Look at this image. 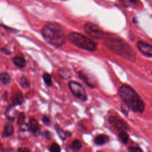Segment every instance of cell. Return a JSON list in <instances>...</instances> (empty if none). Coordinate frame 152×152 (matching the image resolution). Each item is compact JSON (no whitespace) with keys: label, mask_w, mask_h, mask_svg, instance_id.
I'll return each mask as SVG.
<instances>
[{"label":"cell","mask_w":152,"mask_h":152,"mask_svg":"<svg viewBox=\"0 0 152 152\" xmlns=\"http://www.w3.org/2000/svg\"><path fill=\"white\" fill-rule=\"evenodd\" d=\"M118 93L129 110L138 113H142L144 112L145 103L132 87L123 84L119 87Z\"/></svg>","instance_id":"cell-1"},{"label":"cell","mask_w":152,"mask_h":152,"mask_svg":"<svg viewBox=\"0 0 152 152\" xmlns=\"http://www.w3.org/2000/svg\"><path fill=\"white\" fill-rule=\"evenodd\" d=\"M42 35L43 39L52 46L60 48L67 41L62 26L56 22H48L42 28Z\"/></svg>","instance_id":"cell-2"},{"label":"cell","mask_w":152,"mask_h":152,"mask_svg":"<svg viewBox=\"0 0 152 152\" xmlns=\"http://www.w3.org/2000/svg\"><path fill=\"white\" fill-rule=\"evenodd\" d=\"M105 46L113 53L130 62L136 60V52L126 41L119 37H106L104 39Z\"/></svg>","instance_id":"cell-3"},{"label":"cell","mask_w":152,"mask_h":152,"mask_svg":"<svg viewBox=\"0 0 152 152\" xmlns=\"http://www.w3.org/2000/svg\"><path fill=\"white\" fill-rule=\"evenodd\" d=\"M68 39L74 46L89 52H95L97 49V44L90 37L78 32H71Z\"/></svg>","instance_id":"cell-4"},{"label":"cell","mask_w":152,"mask_h":152,"mask_svg":"<svg viewBox=\"0 0 152 152\" xmlns=\"http://www.w3.org/2000/svg\"><path fill=\"white\" fill-rule=\"evenodd\" d=\"M68 87L72 94L83 102L87 100V95L84 87L79 83L75 81H69L68 82Z\"/></svg>","instance_id":"cell-5"},{"label":"cell","mask_w":152,"mask_h":152,"mask_svg":"<svg viewBox=\"0 0 152 152\" xmlns=\"http://www.w3.org/2000/svg\"><path fill=\"white\" fill-rule=\"evenodd\" d=\"M83 28L84 32L91 38L94 39H102L104 38V31L99 26L91 22L85 23Z\"/></svg>","instance_id":"cell-6"},{"label":"cell","mask_w":152,"mask_h":152,"mask_svg":"<svg viewBox=\"0 0 152 152\" xmlns=\"http://www.w3.org/2000/svg\"><path fill=\"white\" fill-rule=\"evenodd\" d=\"M107 122L109 125L119 131H126L128 128V125L126 122L115 116H110L107 119Z\"/></svg>","instance_id":"cell-7"},{"label":"cell","mask_w":152,"mask_h":152,"mask_svg":"<svg viewBox=\"0 0 152 152\" xmlns=\"http://www.w3.org/2000/svg\"><path fill=\"white\" fill-rule=\"evenodd\" d=\"M78 77L83 82H84L87 86L91 88H95L97 86V82L91 74L84 70H80L78 72Z\"/></svg>","instance_id":"cell-8"},{"label":"cell","mask_w":152,"mask_h":152,"mask_svg":"<svg viewBox=\"0 0 152 152\" xmlns=\"http://www.w3.org/2000/svg\"><path fill=\"white\" fill-rule=\"evenodd\" d=\"M137 49L144 56L147 57H152V45L140 40L137 43Z\"/></svg>","instance_id":"cell-9"},{"label":"cell","mask_w":152,"mask_h":152,"mask_svg":"<svg viewBox=\"0 0 152 152\" xmlns=\"http://www.w3.org/2000/svg\"><path fill=\"white\" fill-rule=\"evenodd\" d=\"M28 126L30 131L34 137H37L41 134V128L38 121L35 118H31L29 119Z\"/></svg>","instance_id":"cell-10"},{"label":"cell","mask_w":152,"mask_h":152,"mask_svg":"<svg viewBox=\"0 0 152 152\" xmlns=\"http://www.w3.org/2000/svg\"><path fill=\"white\" fill-rule=\"evenodd\" d=\"M55 129L59 137L62 140H65L67 138H69L72 135V132L69 131L63 130L59 125H55Z\"/></svg>","instance_id":"cell-11"},{"label":"cell","mask_w":152,"mask_h":152,"mask_svg":"<svg viewBox=\"0 0 152 152\" xmlns=\"http://www.w3.org/2000/svg\"><path fill=\"white\" fill-rule=\"evenodd\" d=\"M24 100L23 94L20 92H17L12 95V106L15 107L21 105Z\"/></svg>","instance_id":"cell-12"},{"label":"cell","mask_w":152,"mask_h":152,"mask_svg":"<svg viewBox=\"0 0 152 152\" xmlns=\"http://www.w3.org/2000/svg\"><path fill=\"white\" fill-rule=\"evenodd\" d=\"M14 131V128L13 125L10 122L7 123L3 129V131L2 133V137L3 138H7L11 136Z\"/></svg>","instance_id":"cell-13"},{"label":"cell","mask_w":152,"mask_h":152,"mask_svg":"<svg viewBox=\"0 0 152 152\" xmlns=\"http://www.w3.org/2000/svg\"><path fill=\"white\" fill-rule=\"evenodd\" d=\"M30 128L28 124L24 123L22 125H20V129H19V135L20 137L26 138L29 136L30 134Z\"/></svg>","instance_id":"cell-14"},{"label":"cell","mask_w":152,"mask_h":152,"mask_svg":"<svg viewBox=\"0 0 152 152\" xmlns=\"http://www.w3.org/2000/svg\"><path fill=\"white\" fill-rule=\"evenodd\" d=\"M109 141V137L105 134H99L94 138L95 143L98 145H102Z\"/></svg>","instance_id":"cell-15"},{"label":"cell","mask_w":152,"mask_h":152,"mask_svg":"<svg viewBox=\"0 0 152 152\" xmlns=\"http://www.w3.org/2000/svg\"><path fill=\"white\" fill-rule=\"evenodd\" d=\"M12 62L14 64L20 68H23L26 65V61L24 58L22 56H15L12 58Z\"/></svg>","instance_id":"cell-16"},{"label":"cell","mask_w":152,"mask_h":152,"mask_svg":"<svg viewBox=\"0 0 152 152\" xmlns=\"http://www.w3.org/2000/svg\"><path fill=\"white\" fill-rule=\"evenodd\" d=\"M59 76L63 80H66L70 78L72 76L70 70L66 68H61L58 70Z\"/></svg>","instance_id":"cell-17"},{"label":"cell","mask_w":152,"mask_h":152,"mask_svg":"<svg viewBox=\"0 0 152 152\" xmlns=\"http://www.w3.org/2000/svg\"><path fill=\"white\" fill-rule=\"evenodd\" d=\"M13 107L14 106L10 105L6 109L5 112V116L6 118L10 122H13L15 119V113L14 112H12Z\"/></svg>","instance_id":"cell-18"},{"label":"cell","mask_w":152,"mask_h":152,"mask_svg":"<svg viewBox=\"0 0 152 152\" xmlns=\"http://www.w3.org/2000/svg\"><path fill=\"white\" fill-rule=\"evenodd\" d=\"M118 138L124 144H126L129 140V135L126 131H121L118 133Z\"/></svg>","instance_id":"cell-19"},{"label":"cell","mask_w":152,"mask_h":152,"mask_svg":"<svg viewBox=\"0 0 152 152\" xmlns=\"http://www.w3.org/2000/svg\"><path fill=\"white\" fill-rule=\"evenodd\" d=\"M0 81L3 84H8L11 81V77L7 72H0Z\"/></svg>","instance_id":"cell-20"},{"label":"cell","mask_w":152,"mask_h":152,"mask_svg":"<svg viewBox=\"0 0 152 152\" xmlns=\"http://www.w3.org/2000/svg\"><path fill=\"white\" fill-rule=\"evenodd\" d=\"M42 78L47 86L51 87L52 86V77L49 73H47V72L44 73L42 75Z\"/></svg>","instance_id":"cell-21"},{"label":"cell","mask_w":152,"mask_h":152,"mask_svg":"<svg viewBox=\"0 0 152 152\" xmlns=\"http://www.w3.org/2000/svg\"><path fill=\"white\" fill-rule=\"evenodd\" d=\"M75 152H78L79 151L81 148H82V144L80 142V141H79L78 140H75L74 141H73V142H72L71 146H70Z\"/></svg>","instance_id":"cell-22"},{"label":"cell","mask_w":152,"mask_h":152,"mask_svg":"<svg viewBox=\"0 0 152 152\" xmlns=\"http://www.w3.org/2000/svg\"><path fill=\"white\" fill-rule=\"evenodd\" d=\"M20 84L23 88H28L30 86V83L29 80L25 75H22L20 78Z\"/></svg>","instance_id":"cell-23"},{"label":"cell","mask_w":152,"mask_h":152,"mask_svg":"<svg viewBox=\"0 0 152 152\" xmlns=\"http://www.w3.org/2000/svg\"><path fill=\"white\" fill-rule=\"evenodd\" d=\"M25 119H26L25 113L24 112H20L18 115V118H17V125L20 126L23 124H24Z\"/></svg>","instance_id":"cell-24"},{"label":"cell","mask_w":152,"mask_h":152,"mask_svg":"<svg viewBox=\"0 0 152 152\" xmlns=\"http://www.w3.org/2000/svg\"><path fill=\"white\" fill-rule=\"evenodd\" d=\"M50 152H61V148L60 145L56 143L53 142L49 148Z\"/></svg>","instance_id":"cell-25"},{"label":"cell","mask_w":152,"mask_h":152,"mask_svg":"<svg viewBox=\"0 0 152 152\" xmlns=\"http://www.w3.org/2000/svg\"><path fill=\"white\" fill-rule=\"evenodd\" d=\"M42 121L43 123V124L46 126H49L50 125V118L46 115H43L42 116Z\"/></svg>","instance_id":"cell-26"},{"label":"cell","mask_w":152,"mask_h":152,"mask_svg":"<svg viewBox=\"0 0 152 152\" xmlns=\"http://www.w3.org/2000/svg\"><path fill=\"white\" fill-rule=\"evenodd\" d=\"M129 152H142V150L141 148L137 146H131L128 148Z\"/></svg>","instance_id":"cell-27"},{"label":"cell","mask_w":152,"mask_h":152,"mask_svg":"<svg viewBox=\"0 0 152 152\" xmlns=\"http://www.w3.org/2000/svg\"><path fill=\"white\" fill-rule=\"evenodd\" d=\"M42 135L43 137H45L47 140H50L52 138V134H51L50 132L48 130H45V131H43L42 132Z\"/></svg>","instance_id":"cell-28"},{"label":"cell","mask_w":152,"mask_h":152,"mask_svg":"<svg viewBox=\"0 0 152 152\" xmlns=\"http://www.w3.org/2000/svg\"><path fill=\"white\" fill-rule=\"evenodd\" d=\"M17 152H30V150L27 147H19L17 149Z\"/></svg>","instance_id":"cell-29"},{"label":"cell","mask_w":152,"mask_h":152,"mask_svg":"<svg viewBox=\"0 0 152 152\" xmlns=\"http://www.w3.org/2000/svg\"><path fill=\"white\" fill-rule=\"evenodd\" d=\"M1 50L3 53H4L5 55H9L11 54V52H10L9 50L7 49L6 48H1Z\"/></svg>","instance_id":"cell-30"},{"label":"cell","mask_w":152,"mask_h":152,"mask_svg":"<svg viewBox=\"0 0 152 152\" xmlns=\"http://www.w3.org/2000/svg\"><path fill=\"white\" fill-rule=\"evenodd\" d=\"M66 152H75L70 146H68L66 147Z\"/></svg>","instance_id":"cell-31"},{"label":"cell","mask_w":152,"mask_h":152,"mask_svg":"<svg viewBox=\"0 0 152 152\" xmlns=\"http://www.w3.org/2000/svg\"><path fill=\"white\" fill-rule=\"evenodd\" d=\"M137 1H138V0H129L130 3H131L132 4H135L137 2Z\"/></svg>","instance_id":"cell-32"},{"label":"cell","mask_w":152,"mask_h":152,"mask_svg":"<svg viewBox=\"0 0 152 152\" xmlns=\"http://www.w3.org/2000/svg\"><path fill=\"white\" fill-rule=\"evenodd\" d=\"M96 152H104V151L102 150H97Z\"/></svg>","instance_id":"cell-33"}]
</instances>
